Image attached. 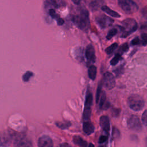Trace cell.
Listing matches in <instances>:
<instances>
[{
  "label": "cell",
  "instance_id": "cell-14",
  "mask_svg": "<svg viewBox=\"0 0 147 147\" xmlns=\"http://www.w3.org/2000/svg\"><path fill=\"white\" fill-rule=\"evenodd\" d=\"M94 126L90 121H84L83 125V130L87 135L92 134L94 131Z\"/></svg>",
  "mask_w": 147,
  "mask_h": 147
},
{
  "label": "cell",
  "instance_id": "cell-23",
  "mask_svg": "<svg viewBox=\"0 0 147 147\" xmlns=\"http://www.w3.org/2000/svg\"><path fill=\"white\" fill-rule=\"evenodd\" d=\"M122 59L121 57V55L120 53H117L114 57L110 61V64L112 65H115L119 60H121V59Z\"/></svg>",
  "mask_w": 147,
  "mask_h": 147
},
{
  "label": "cell",
  "instance_id": "cell-4",
  "mask_svg": "<svg viewBox=\"0 0 147 147\" xmlns=\"http://www.w3.org/2000/svg\"><path fill=\"white\" fill-rule=\"evenodd\" d=\"M118 2L120 7L126 14H132L138 9V6L133 0H118Z\"/></svg>",
  "mask_w": 147,
  "mask_h": 147
},
{
  "label": "cell",
  "instance_id": "cell-21",
  "mask_svg": "<svg viewBox=\"0 0 147 147\" xmlns=\"http://www.w3.org/2000/svg\"><path fill=\"white\" fill-rule=\"evenodd\" d=\"M56 125L57 127L61 129H66L68 128L71 125V123L69 122L65 121V122H56Z\"/></svg>",
  "mask_w": 147,
  "mask_h": 147
},
{
  "label": "cell",
  "instance_id": "cell-22",
  "mask_svg": "<svg viewBox=\"0 0 147 147\" xmlns=\"http://www.w3.org/2000/svg\"><path fill=\"white\" fill-rule=\"evenodd\" d=\"M118 47V44L116 42L113 43V44H111V45H110L109 47H108L106 49H105V52L107 54L110 55L111 53H112Z\"/></svg>",
  "mask_w": 147,
  "mask_h": 147
},
{
  "label": "cell",
  "instance_id": "cell-6",
  "mask_svg": "<svg viewBox=\"0 0 147 147\" xmlns=\"http://www.w3.org/2000/svg\"><path fill=\"white\" fill-rule=\"evenodd\" d=\"M14 147H33V144L30 139L22 133L16 134L14 139Z\"/></svg>",
  "mask_w": 147,
  "mask_h": 147
},
{
  "label": "cell",
  "instance_id": "cell-34",
  "mask_svg": "<svg viewBox=\"0 0 147 147\" xmlns=\"http://www.w3.org/2000/svg\"><path fill=\"white\" fill-rule=\"evenodd\" d=\"M129 48V47H128V44L127 43H124L120 48L119 49V51L121 52V53H122L123 52H126V51H127Z\"/></svg>",
  "mask_w": 147,
  "mask_h": 147
},
{
  "label": "cell",
  "instance_id": "cell-20",
  "mask_svg": "<svg viewBox=\"0 0 147 147\" xmlns=\"http://www.w3.org/2000/svg\"><path fill=\"white\" fill-rule=\"evenodd\" d=\"M91 110L90 107H84L83 118L84 121H88L90 119Z\"/></svg>",
  "mask_w": 147,
  "mask_h": 147
},
{
  "label": "cell",
  "instance_id": "cell-19",
  "mask_svg": "<svg viewBox=\"0 0 147 147\" xmlns=\"http://www.w3.org/2000/svg\"><path fill=\"white\" fill-rule=\"evenodd\" d=\"M88 75L91 80H95L96 75V67L95 65H91L88 67Z\"/></svg>",
  "mask_w": 147,
  "mask_h": 147
},
{
  "label": "cell",
  "instance_id": "cell-9",
  "mask_svg": "<svg viewBox=\"0 0 147 147\" xmlns=\"http://www.w3.org/2000/svg\"><path fill=\"white\" fill-rule=\"evenodd\" d=\"M95 21L102 29L106 28V27L110 26L114 22V20L112 18L105 14L97 16L95 18Z\"/></svg>",
  "mask_w": 147,
  "mask_h": 147
},
{
  "label": "cell",
  "instance_id": "cell-29",
  "mask_svg": "<svg viewBox=\"0 0 147 147\" xmlns=\"http://www.w3.org/2000/svg\"><path fill=\"white\" fill-rule=\"evenodd\" d=\"M101 88H102V84H101V83H100L98 85L96 95V103H98L99 100V98H100V96L101 94Z\"/></svg>",
  "mask_w": 147,
  "mask_h": 147
},
{
  "label": "cell",
  "instance_id": "cell-8",
  "mask_svg": "<svg viewBox=\"0 0 147 147\" xmlns=\"http://www.w3.org/2000/svg\"><path fill=\"white\" fill-rule=\"evenodd\" d=\"M103 86L107 90L113 89L115 86V80L114 76L110 72H105L103 75V81H102Z\"/></svg>",
  "mask_w": 147,
  "mask_h": 147
},
{
  "label": "cell",
  "instance_id": "cell-7",
  "mask_svg": "<svg viewBox=\"0 0 147 147\" xmlns=\"http://www.w3.org/2000/svg\"><path fill=\"white\" fill-rule=\"evenodd\" d=\"M127 127L131 130L135 131H140L142 130V125L140 118L136 115H131L127 122Z\"/></svg>",
  "mask_w": 147,
  "mask_h": 147
},
{
  "label": "cell",
  "instance_id": "cell-2",
  "mask_svg": "<svg viewBox=\"0 0 147 147\" xmlns=\"http://www.w3.org/2000/svg\"><path fill=\"white\" fill-rule=\"evenodd\" d=\"M122 33L121 36L122 38H125L133 33L138 28V25L136 21L131 18H128L124 20L122 22Z\"/></svg>",
  "mask_w": 147,
  "mask_h": 147
},
{
  "label": "cell",
  "instance_id": "cell-35",
  "mask_svg": "<svg viewBox=\"0 0 147 147\" xmlns=\"http://www.w3.org/2000/svg\"><path fill=\"white\" fill-rule=\"evenodd\" d=\"M141 13L142 16H143L145 18L147 19V6H144V7L141 9Z\"/></svg>",
  "mask_w": 147,
  "mask_h": 147
},
{
  "label": "cell",
  "instance_id": "cell-31",
  "mask_svg": "<svg viewBox=\"0 0 147 147\" xmlns=\"http://www.w3.org/2000/svg\"><path fill=\"white\" fill-rule=\"evenodd\" d=\"M112 136L113 137L115 138H118L120 136V133L119 131V130L115 128V127H114L113 128V133H112Z\"/></svg>",
  "mask_w": 147,
  "mask_h": 147
},
{
  "label": "cell",
  "instance_id": "cell-16",
  "mask_svg": "<svg viewBox=\"0 0 147 147\" xmlns=\"http://www.w3.org/2000/svg\"><path fill=\"white\" fill-rule=\"evenodd\" d=\"M73 142L75 144L78 145L80 147H87V142L86 141L83 140L81 137L78 136H75L73 137Z\"/></svg>",
  "mask_w": 147,
  "mask_h": 147
},
{
  "label": "cell",
  "instance_id": "cell-44",
  "mask_svg": "<svg viewBox=\"0 0 147 147\" xmlns=\"http://www.w3.org/2000/svg\"><path fill=\"white\" fill-rule=\"evenodd\" d=\"M85 1H86V0H85Z\"/></svg>",
  "mask_w": 147,
  "mask_h": 147
},
{
  "label": "cell",
  "instance_id": "cell-17",
  "mask_svg": "<svg viewBox=\"0 0 147 147\" xmlns=\"http://www.w3.org/2000/svg\"><path fill=\"white\" fill-rule=\"evenodd\" d=\"M92 100H93L92 94L90 92V91L88 90L86 92V99H85V103H84L85 107H90L92 105Z\"/></svg>",
  "mask_w": 147,
  "mask_h": 147
},
{
  "label": "cell",
  "instance_id": "cell-32",
  "mask_svg": "<svg viewBox=\"0 0 147 147\" xmlns=\"http://www.w3.org/2000/svg\"><path fill=\"white\" fill-rule=\"evenodd\" d=\"M141 43V40L138 37H137L134 38V39L132 40L131 41V45H138Z\"/></svg>",
  "mask_w": 147,
  "mask_h": 147
},
{
  "label": "cell",
  "instance_id": "cell-38",
  "mask_svg": "<svg viewBox=\"0 0 147 147\" xmlns=\"http://www.w3.org/2000/svg\"><path fill=\"white\" fill-rule=\"evenodd\" d=\"M57 23L59 25H62L64 24V20L60 17L57 20Z\"/></svg>",
  "mask_w": 147,
  "mask_h": 147
},
{
  "label": "cell",
  "instance_id": "cell-25",
  "mask_svg": "<svg viewBox=\"0 0 147 147\" xmlns=\"http://www.w3.org/2000/svg\"><path fill=\"white\" fill-rule=\"evenodd\" d=\"M141 43L142 45H147V32H144L141 35Z\"/></svg>",
  "mask_w": 147,
  "mask_h": 147
},
{
  "label": "cell",
  "instance_id": "cell-12",
  "mask_svg": "<svg viewBox=\"0 0 147 147\" xmlns=\"http://www.w3.org/2000/svg\"><path fill=\"white\" fill-rule=\"evenodd\" d=\"M99 124L102 129L107 134L110 130V121L106 115H102L99 119Z\"/></svg>",
  "mask_w": 147,
  "mask_h": 147
},
{
  "label": "cell",
  "instance_id": "cell-33",
  "mask_svg": "<svg viewBox=\"0 0 147 147\" xmlns=\"http://www.w3.org/2000/svg\"><path fill=\"white\" fill-rule=\"evenodd\" d=\"M122 71H123V67L122 66H120L119 68H117L114 71L117 77L120 76L122 74Z\"/></svg>",
  "mask_w": 147,
  "mask_h": 147
},
{
  "label": "cell",
  "instance_id": "cell-5",
  "mask_svg": "<svg viewBox=\"0 0 147 147\" xmlns=\"http://www.w3.org/2000/svg\"><path fill=\"white\" fill-rule=\"evenodd\" d=\"M16 133L14 131L8 130L0 133V146H8L11 142L14 140Z\"/></svg>",
  "mask_w": 147,
  "mask_h": 147
},
{
  "label": "cell",
  "instance_id": "cell-3",
  "mask_svg": "<svg viewBox=\"0 0 147 147\" xmlns=\"http://www.w3.org/2000/svg\"><path fill=\"white\" fill-rule=\"evenodd\" d=\"M127 105L129 107L134 111H140L142 110L144 106V100L143 98L137 95L132 94L127 98Z\"/></svg>",
  "mask_w": 147,
  "mask_h": 147
},
{
  "label": "cell",
  "instance_id": "cell-1",
  "mask_svg": "<svg viewBox=\"0 0 147 147\" xmlns=\"http://www.w3.org/2000/svg\"><path fill=\"white\" fill-rule=\"evenodd\" d=\"M72 21L76 26L83 31H87L90 25L89 13L86 9H81L72 17Z\"/></svg>",
  "mask_w": 147,
  "mask_h": 147
},
{
  "label": "cell",
  "instance_id": "cell-18",
  "mask_svg": "<svg viewBox=\"0 0 147 147\" xmlns=\"http://www.w3.org/2000/svg\"><path fill=\"white\" fill-rule=\"evenodd\" d=\"M103 0H92L90 4V7L92 10H97L100 7H102Z\"/></svg>",
  "mask_w": 147,
  "mask_h": 147
},
{
  "label": "cell",
  "instance_id": "cell-26",
  "mask_svg": "<svg viewBox=\"0 0 147 147\" xmlns=\"http://www.w3.org/2000/svg\"><path fill=\"white\" fill-rule=\"evenodd\" d=\"M76 58L79 61H82L83 60V49H82V48H79L78 50H76Z\"/></svg>",
  "mask_w": 147,
  "mask_h": 147
},
{
  "label": "cell",
  "instance_id": "cell-42",
  "mask_svg": "<svg viewBox=\"0 0 147 147\" xmlns=\"http://www.w3.org/2000/svg\"><path fill=\"white\" fill-rule=\"evenodd\" d=\"M145 147H147V137L145 138Z\"/></svg>",
  "mask_w": 147,
  "mask_h": 147
},
{
  "label": "cell",
  "instance_id": "cell-24",
  "mask_svg": "<svg viewBox=\"0 0 147 147\" xmlns=\"http://www.w3.org/2000/svg\"><path fill=\"white\" fill-rule=\"evenodd\" d=\"M117 33V29L116 28L111 29L107 33L106 38L107 40H110L113 37H114Z\"/></svg>",
  "mask_w": 147,
  "mask_h": 147
},
{
  "label": "cell",
  "instance_id": "cell-30",
  "mask_svg": "<svg viewBox=\"0 0 147 147\" xmlns=\"http://www.w3.org/2000/svg\"><path fill=\"white\" fill-rule=\"evenodd\" d=\"M141 119L143 124L147 126V110H145L144 112L143 113L142 115Z\"/></svg>",
  "mask_w": 147,
  "mask_h": 147
},
{
  "label": "cell",
  "instance_id": "cell-37",
  "mask_svg": "<svg viewBox=\"0 0 147 147\" xmlns=\"http://www.w3.org/2000/svg\"><path fill=\"white\" fill-rule=\"evenodd\" d=\"M112 111V115L114 116V117H117L119 115V113L120 112V111L119 110L117 109H113L111 110Z\"/></svg>",
  "mask_w": 147,
  "mask_h": 147
},
{
  "label": "cell",
  "instance_id": "cell-43",
  "mask_svg": "<svg viewBox=\"0 0 147 147\" xmlns=\"http://www.w3.org/2000/svg\"><path fill=\"white\" fill-rule=\"evenodd\" d=\"M98 147H104L103 146H98Z\"/></svg>",
  "mask_w": 147,
  "mask_h": 147
},
{
  "label": "cell",
  "instance_id": "cell-11",
  "mask_svg": "<svg viewBox=\"0 0 147 147\" xmlns=\"http://www.w3.org/2000/svg\"><path fill=\"white\" fill-rule=\"evenodd\" d=\"M38 147H53V143L51 138L48 136H43L38 141Z\"/></svg>",
  "mask_w": 147,
  "mask_h": 147
},
{
  "label": "cell",
  "instance_id": "cell-27",
  "mask_svg": "<svg viewBox=\"0 0 147 147\" xmlns=\"http://www.w3.org/2000/svg\"><path fill=\"white\" fill-rule=\"evenodd\" d=\"M49 14L51 16V17H52L54 19H56V20L60 18L59 15L56 14L55 9H50L49 10Z\"/></svg>",
  "mask_w": 147,
  "mask_h": 147
},
{
  "label": "cell",
  "instance_id": "cell-15",
  "mask_svg": "<svg viewBox=\"0 0 147 147\" xmlns=\"http://www.w3.org/2000/svg\"><path fill=\"white\" fill-rule=\"evenodd\" d=\"M101 9L105 11V13H106L107 14H108L109 15H110L111 17H116V18H119L121 17V15L119 14H118L117 12H116L114 10H113L112 9H111L109 7H108L106 5H103L101 7Z\"/></svg>",
  "mask_w": 147,
  "mask_h": 147
},
{
  "label": "cell",
  "instance_id": "cell-10",
  "mask_svg": "<svg viewBox=\"0 0 147 147\" xmlns=\"http://www.w3.org/2000/svg\"><path fill=\"white\" fill-rule=\"evenodd\" d=\"M85 56L87 62L89 63H93L95 61V53L94 47L91 44H89L86 47L85 51Z\"/></svg>",
  "mask_w": 147,
  "mask_h": 147
},
{
  "label": "cell",
  "instance_id": "cell-36",
  "mask_svg": "<svg viewBox=\"0 0 147 147\" xmlns=\"http://www.w3.org/2000/svg\"><path fill=\"white\" fill-rule=\"evenodd\" d=\"M107 139H108V136H105V135L101 136L99 137V143L102 144V143L106 142L107 140Z\"/></svg>",
  "mask_w": 147,
  "mask_h": 147
},
{
  "label": "cell",
  "instance_id": "cell-39",
  "mask_svg": "<svg viewBox=\"0 0 147 147\" xmlns=\"http://www.w3.org/2000/svg\"><path fill=\"white\" fill-rule=\"evenodd\" d=\"M58 147H71V146L69 144H68L67 142H64V143L60 144Z\"/></svg>",
  "mask_w": 147,
  "mask_h": 147
},
{
  "label": "cell",
  "instance_id": "cell-13",
  "mask_svg": "<svg viewBox=\"0 0 147 147\" xmlns=\"http://www.w3.org/2000/svg\"><path fill=\"white\" fill-rule=\"evenodd\" d=\"M99 106L100 109H107L109 107V102H106V95L105 91L101 92L99 100Z\"/></svg>",
  "mask_w": 147,
  "mask_h": 147
},
{
  "label": "cell",
  "instance_id": "cell-28",
  "mask_svg": "<svg viewBox=\"0 0 147 147\" xmlns=\"http://www.w3.org/2000/svg\"><path fill=\"white\" fill-rule=\"evenodd\" d=\"M33 73L30 71H27L22 76V79L24 82H28L29 79L32 76Z\"/></svg>",
  "mask_w": 147,
  "mask_h": 147
},
{
  "label": "cell",
  "instance_id": "cell-40",
  "mask_svg": "<svg viewBox=\"0 0 147 147\" xmlns=\"http://www.w3.org/2000/svg\"><path fill=\"white\" fill-rule=\"evenodd\" d=\"M82 0H72V1L76 5H79Z\"/></svg>",
  "mask_w": 147,
  "mask_h": 147
},
{
  "label": "cell",
  "instance_id": "cell-41",
  "mask_svg": "<svg viewBox=\"0 0 147 147\" xmlns=\"http://www.w3.org/2000/svg\"><path fill=\"white\" fill-rule=\"evenodd\" d=\"M88 147H94V145L92 143H90Z\"/></svg>",
  "mask_w": 147,
  "mask_h": 147
}]
</instances>
